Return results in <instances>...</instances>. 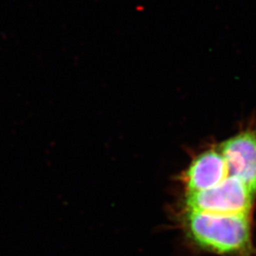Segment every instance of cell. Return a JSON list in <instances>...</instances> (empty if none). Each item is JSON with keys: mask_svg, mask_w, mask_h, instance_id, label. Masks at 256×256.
Instances as JSON below:
<instances>
[{"mask_svg": "<svg viewBox=\"0 0 256 256\" xmlns=\"http://www.w3.org/2000/svg\"><path fill=\"white\" fill-rule=\"evenodd\" d=\"M183 230L196 247L220 256H254L250 216L183 212Z\"/></svg>", "mask_w": 256, "mask_h": 256, "instance_id": "obj_1", "label": "cell"}, {"mask_svg": "<svg viewBox=\"0 0 256 256\" xmlns=\"http://www.w3.org/2000/svg\"><path fill=\"white\" fill-rule=\"evenodd\" d=\"M218 147L229 176L246 184L256 194V126L241 130Z\"/></svg>", "mask_w": 256, "mask_h": 256, "instance_id": "obj_3", "label": "cell"}, {"mask_svg": "<svg viewBox=\"0 0 256 256\" xmlns=\"http://www.w3.org/2000/svg\"><path fill=\"white\" fill-rule=\"evenodd\" d=\"M229 176L228 167L220 147H214L194 158L183 173L185 194L212 189Z\"/></svg>", "mask_w": 256, "mask_h": 256, "instance_id": "obj_4", "label": "cell"}, {"mask_svg": "<svg viewBox=\"0 0 256 256\" xmlns=\"http://www.w3.org/2000/svg\"><path fill=\"white\" fill-rule=\"evenodd\" d=\"M256 194L246 184L229 176L218 186L202 192L185 194V210L216 214L252 216Z\"/></svg>", "mask_w": 256, "mask_h": 256, "instance_id": "obj_2", "label": "cell"}]
</instances>
